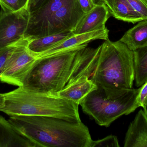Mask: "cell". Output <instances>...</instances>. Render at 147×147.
<instances>
[{
    "mask_svg": "<svg viewBox=\"0 0 147 147\" xmlns=\"http://www.w3.org/2000/svg\"><path fill=\"white\" fill-rule=\"evenodd\" d=\"M0 147H37L9 121L0 116Z\"/></svg>",
    "mask_w": 147,
    "mask_h": 147,
    "instance_id": "4fadbf2b",
    "label": "cell"
},
{
    "mask_svg": "<svg viewBox=\"0 0 147 147\" xmlns=\"http://www.w3.org/2000/svg\"><path fill=\"white\" fill-rule=\"evenodd\" d=\"M47 0H28L27 8L30 14L40 8Z\"/></svg>",
    "mask_w": 147,
    "mask_h": 147,
    "instance_id": "cb8c5ba5",
    "label": "cell"
},
{
    "mask_svg": "<svg viewBox=\"0 0 147 147\" xmlns=\"http://www.w3.org/2000/svg\"><path fill=\"white\" fill-rule=\"evenodd\" d=\"M74 35L72 31H65L30 41L27 45L29 52L37 58Z\"/></svg>",
    "mask_w": 147,
    "mask_h": 147,
    "instance_id": "2e32d148",
    "label": "cell"
},
{
    "mask_svg": "<svg viewBox=\"0 0 147 147\" xmlns=\"http://www.w3.org/2000/svg\"><path fill=\"white\" fill-rule=\"evenodd\" d=\"M135 81L140 87L147 82V43L134 51Z\"/></svg>",
    "mask_w": 147,
    "mask_h": 147,
    "instance_id": "ac0fdd59",
    "label": "cell"
},
{
    "mask_svg": "<svg viewBox=\"0 0 147 147\" xmlns=\"http://www.w3.org/2000/svg\"><path fill=\"white\" fill-rule=\"evenodd\" d=\"M9 121L37 147H91L88 127L73 122L40 116H10Z\"/></svg>",
    "mask_w": 147,
    "mask_h": 147,
    "instance_id": "7a4b0ae2",
    "label": "cell"
},
{
    "mask_svg": "<svg viewBox=\"0 0 147 147\" xmlns=\"http://www.w3.org/2000/svg\"><path fill=\"white\" fill-rule=\"evenodd\" d=\"M5 106V97L4 94L0 93V111L3 109Z\"/></svg>",
    "mask_w": 147,
    "mask_h": 147,
    "instance_id": "484cf974",
    "label": "cell"
},
{
    "mask_svg": "<svg viewBox=\"0 0 147 147\" xmlns=\"http://www.w3.org/2000/svg\"><path fill=\"white\" fill-rule=\"evenodd\" d=\"M111 16L104 3L95 5L86 14L73 31L74 34H80L106 28L105 23Z\"/></svg>",
    "mask_w": 147,
    "mask_h": 147,
    "instance_id": "8fae6325",
    "label": "cell"
},
{
    "mask_svg": "<svg viewBox=\"0 0 147 147\" xmlns=\"http://www.w3.org/2000/svg\"><path fill=\"white\" fill-rule=\"evenodd\" d=\"M119 40L131 51L145 45L147 43V20L141 21L127 31Z\"/></svg>",
    "mask_w": 147,
    "mask_h": 147,
    "instance_id": "e0dca14e",
    "label": "cell"
},
{
    "mask_svg": "<svg viewBox=\"0 0 147 147\" xmlns=\"http://www.w3.org/2000/svg\"><path fill=\"white\" fill-rule=\"evenodd\" d=\"M118 139L114 135H109L98 140H92L91 147H119Z\"/></svg>",
    "mask_w": 147,
    "mask_h": 147,
    "instance_id": "44dd1931",
    "label": "cell"
},
{
    "mask_svg": "<svg viewBox=\"0 0 147 147\" xmlns=\"http://www.w3.org/2000/svg\"><path fill=\"white\" fill-rule=\"evenodd\" d=\"M143 110L147 117V104L143 108Z\"/></svg>",
    "mask_w": 147,
    "mask_h": 147,
    "instance_id": "83f0119b",
    "label": "cell"
},
{
    "mask_svg": "<svg viewBox=\"0 0 147 147\" xmlns=\"http://www.w3.org/2000/svg\"><path fill=\"white\" fill-rule=\"evenodd\" d=\"M109 31L106 28L84 33L73 35L58 45L38 55L37 58L47 57L87 46L89 43L96 40H108Z\"/></svg>",
    "mask_w": 147,
    "mask_h": 147,
    "instance_id": "30bf717a",
    "label": "cell"
},
{
    "mask_svg": "<svg viewBox=\"0 0 147 147\" xmlns=\"http://www.w3.org/2000/svg\"><path fill=\"white\" fill-rule=\"evenodd\" d=\"M79 3L85 14H87L95 6L92 0H78Z\"/></svg>",
    "mask_w": 147,
    "mask_h": 147,
    "instance_id": "d4e9b609",
    "label": "cell"
},
{
    "mask_svg": "<svg viewBox=\"0 0 147 147\" xmlns=\"http://www.w3.org/2000/svg\"><path fill=\"white\" fill-rule=\"evenodd\" d=\"M30 13L27 7L12 12H0V49L24 39Z\"/></svg>",
    "mask_w": 147,
    "mask_h": 147,
    "instance_id": "52a82bcc",
    "label": "cell"
},
{
    "mask_svg": "<svg viewBox=\"0 0 147 147\" xmlns=\"http://www.w3.org/2000/svg\"><path fill=\"white\" fill-rule=\"evenodd\" d=\"M141 89V86L130 89L119 97L111 99L97 86L82 99L79 105L99 126L108 127L119 117L129 114L139 108L137 98Z\"/></svg>",
    "mask_w": 147,
    "mask_h": 147,
    "instance_id": "5b68a950",
    "label": "cell"
},
{
    "mask_svg": "<svg viewBox=\"0 0 147 147\" xmlns=\"http://www.w3.org/2000/svg\"><path fill=\"white\" fill-rule=\"evenodd\" d=\"M125 147H147V117L139 110L130 123L124 139Z\"/></svg>",
    "mask_w": 147,
    "mask_h": 147,
    "instance_id": "7c38bea8",
    "label": "cell"
},
{
    "mask_svg": "<svg viewBox=\"0 0 147 147\" xmlns=\"http://www.w3.org/2000/svg\"><path fill=\"white\" fill-rule=\"evenodd\" d=\"M109 98H117L133 89L135 81L134 51L121 41H105L90 78Z\"/></svg>",
    "mask_w": 147,
    "mask_h": 147,
    "instance_id": "3957f363",
    "label": "cell"
},
{
    "mask_svg": "<svg viewBox=\"0 0 147 147\" xmlns=\"http://www.w3.org/2000/svg\"><path fill=\"white\" fill-rule=\"evenodd\" d=\"M97 87L88 77H84L59 91L57 96L79 105L82 99Z\"/></svg>",
    "mask_w": 147,
    "mask_h": 147,
    "instance_id": "9a60e30c",
    "label": "cell"
},
{
    "mask_svg": "<svg viewBox=\"0 0 147 147\" xmlns=\"http://www.w3.org/2000/svg\"><path fill=\"white\" fill-rule=\"evenodd\" d=\"M101 49L87 46L38 58L22 87L35 92L57 96L84 77H91Z\"/></svg>",
    "mask_w": 147,
    "mask_h": 147,
    "instance_id": "6da1fadb",
    "label": "cell"
},
{
    "mask_svg": "<svg viewBox=\"0 0 147 147\" xmlns=\"http://www.w3.org/2000/svg\"><path fill=\"white\" fill-rule=\"evenodd\" d=\"M103 0H92L93 3L95 5H98V4H101L103 3Z\"/></svg>",
    "mask_w": 147,
    "mask_h": 147,
    "instance_id": "4316f807",
    "label": "cell"
},
{
    "mask_svg": "<svg viewBox=\"0 0 147 147\" xmlns=\"http://www.w3.org/2000/svg\"><path fill=\"white\" fill-rule=\"evenodd\" d=\"M1 111L9 116H40L81 122L78 104L57 96L35 92L22 87L4 93Z\"/></svg>",
    "mask_w": 147,
    "mask_h": 147,
    "instance_id": "277c9868",
    "label": "cell"
},
{
    "mask_svg": "<svg viewBox=\"0 0 147 147\" xmlns=\"http://www.w3.org/2000/svg\"><path fill=\"white\" fill-rule=\"evenodd\" d=\"M28 0H0L2 10L12 12L27 7Z\"/></svg>",
    "mask_w": 147,
    "mask_h": 147,
    "instance_id": "d6986e66",
    "label": "cell"
},
{
    "mask_svg": "<svg viewBox=\"0 0 147 147\" xmlns=\"http://www.w3.org/2000/svg\"><path fill=\"white\" fill-rule=\"evenodd\" d=\"M111 16L119 20L135 24L144 20L127 0H103Z\"/></svg>",
    "mask_w": 147,
    "mask_h": 147,
    "instance_id": "5bb4252c",
    "label": "cell"
},
{
    "mask_svg": "<svg viewBox=\"0 0 147 147\" xmlns=\"http://www.w3.org/2000/svg\"><path fill=\"white\" fill-rule=\"evenodd\" d=\"M137 102L139 107H141L142 108L147 104V82L141 86L137 98Z\"/></svg>",
    "mask_w": 147,
    "mask_h": 147,
    "instance_id": "603a6c76",
    "label": "cell"
},
{
    "mask_svg": "<svg viewBox=\"0 0 147 147\" xmlns=\"http://www.w3.org/2000/svg\"><path fill=\"white\" fill-rule=\"evenodd\" d=\"M85 14L78 0H71L53 15L39 38L65 31L73 32Z\"/></svg>",
    "mask_w": 147,
    "mask_h": 147,
    "instance_id": "ba28073f",
    "label": "cell"
},
{
    "mask_svg": "<svg viewBox=\"0 0 147 147\" xmlns=\"http://www.w3.org/2000/svg\"><path fill=\"white\" fill-rule=\"evenodd\" d=\"M71 0H47L43 6L30 14L24 38L28 41L39 38L53 15Z\"/></svg>",
    "mask_w": 147,
    "mask_h": 147,
    "instance_id": "9c48e42d",
    "label": "cell"
},
{
    "mask_svg": "<svg viewBox=\"0 0 147 147\" xmlns=\"http://www.w3.org/2000/svg\"><path fill=\"white\" fill-rule=\"evenodd\" d=\"M28 42L23 39L11 54L0 77L2 83L18 87L22 86L26 75L37 59L28 50Z\"/></svg>",
    "mask_w": 147,
    "mask_h": 147,
    "instance_id": "8992f818",
    "label": "cell"
},
{
    "mask_svg": "<svg viewBox=\"0 0 147 147\" xmlns=\"http://www.w3.org/2000/svg\"><path fill=\"white\" fill-rule=\"evenodd\" d=\"M133 8L141 16L143 20H147V0H127Z\"/></svg>",
    "mask_w": 147,
    "mask_h": 147,
    "instance_id": "7402d4cb",
    "label": "cell"
},
{
    "mask_svg": "<svg viewBox=\"0 0 147 147\" xmlns=\"http://www.w3.org/2000/svg\"><path fill=\"white\" fill-rule=\"evenodd\" d=\"M22 40L16 44L11 45L0 49V77L6 67L8 60L11 54L18 45V44Z\"/></svg>",
    "mask_w": 147,
    "mask_h": 147,
    "instance_id": "ffe728a7",
    "label": "cell"
}]
</instances>
